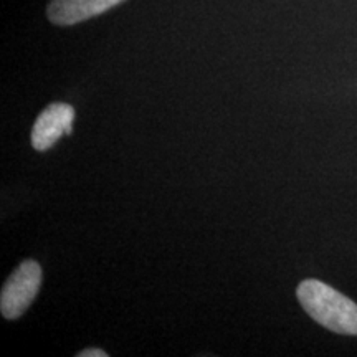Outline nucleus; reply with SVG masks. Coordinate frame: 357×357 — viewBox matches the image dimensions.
<instances>
[{"mask_svg": "<svg viewBox=\"0 0 357 357\" xmlns=\"http://www.w3.org/2000/svg\"><path fill=\"white\" fill-rule=\"evenodd\" d=\"M121 2L123 0H50L47 17L55 25H75L105 13Z\"/></svg>", "mask_w": 357, "mask_h": 357, "instance_id": "nucleus-4", "label": "nucleus"}, {"mask_svg": "<svg viewBox=\"0 0 357 357\" xmlns=\"http://www.w3.org/2000/svg\"><path fill=\"white\" fill-rule=\"evenodd\" d=\"M75 109L66 102H53L47 106L32 129V146L38 153L53 147L61 136H70L73 131Z\"/></svg>", "mask_w": 357, "mask_h": 357, "instance_id": "nucleus-3", "label": "nucleus"}, {"mask_svg": "<svg viewBox=\"0 0 357 357\" xmlns=\"http://www.w3.org/2000/svg\"><path fill=\"white\" fill-rule=\"evenodd\" d=\"M78 357H106V354L102 349H95V347H91V349H84L82 352H78L77 354Z\"/></svg>", "mask_w": 357, "mask_h": 357, "instance_id": "nucleus-5", "label": "nucleus"}, {"mask_svg": "<svg viewBox=\"0 0 357 357\" xmlns=\"http://www.w3.org/2000/svg\"><path fill=\"white\" fill-rule=\"evenodd\" d=\"M42 284V266L25 260L8 276L0 293V311L6 319H17L32 305Z\"/></svg>", "mask_w": 357, "mask_h": 357, "instance_id": "nucleus-2", "label": "nucleus"}, {"mask_svg": "<svg viewBox=\"0 0 357 357\" xmlns=\"http://www.w3.org/2000/svg\"><path fill=\"white\" fill-rule=\"evenodd\" d=\"M300 305L316 323L329 331L357 336V305L319 280H305L298 284Z\"/></svg>", "mask_w": 357, "mask_h": 357, "instance_id": "nucleus-1", "label": "nucleus"}]
</instances>
